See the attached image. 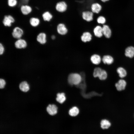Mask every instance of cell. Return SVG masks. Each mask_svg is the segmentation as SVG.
<instances>
[{
  "mask_svg": "<svg viewBox=\"0 0 134 134\" xmlns=\"http://www.w3.org/2000/svg\"><path fill=\"white\" fill-rule=\"evenodd\" d=\"M92 35L89 32H84L81 35V38L83 42H86L90 41L92 39Z\"/></svg>",
  "mask_w": 134,
  "mask_h": 134,
  "instance_id": "cell-16",
  "label": "cell"
},
{
  "mask_svg": "<svg viewBox=\"0 0 134 134\" xmlns=\"http://www.w3.org/2000/svg\"><path fill=\"white\" fill-rule=\"evenodd\" d=\"M56 29L57 32L59 34L65 35L68 32L67 27L65 24L63 23H60L57 26Z\"/></svg>",
  "mask_w": 134,
  "mask_h": 134,
  "instance_id": "cell-7",
  "label": "cell"
},
{
  "mask_svg": "<svg viewBox=\"0 0 134 134\" xmlns=\"http://www.w3.org/2000/svg\"><path fill=\"white\" fill-rule=\"evenodd\" d=\"M6 82L3 79H0V88L2 89L4 88Z\"/></svg>",
  "mask_w": 134,
  "mask_h": 134,
  "instance_id": "cell-31",
  "label": "cell"
},
{
  "mask_svg": "<svg viewBox=\"0 0 134 134\" xmlns=\"http://www.w3.org/2000/svg\"><path fill=\"white\" fill-rule=\"evenodd\" d=\"M5 49L3 44L1 43H0V55H3Z\"/></svg>",
  "mask_w": 134,
  "mask_h": 134,
  "instance_id": "cell-32",
  "label": "cell"
},
{
  "mask_svg": "<svg viewBox=\"0 0 134 134\" xmlns=\"http://www.w3.org/2000/svg\"><path fill=\"white\" fill-rule=\"evenodd\" d=\"M102 69L100 67H96L94 69L93 76L95 77H98L101 72Z\"/></svg>",
  "mask_w": 134,
  "mask_h": 134,
  "instance_id": "cell-28",
  "label": "cell"
},
{
  "mask_svg": "<svg viewBox=\"0 0 134 134\" xmlns=\"http://www.w3.org/2000/svg\"><path fill=\"white\" fill-rule=\"evenodd\" d=\"M68 81L71 85H77L79 84L81 81L82 77L79 74L73 73L70 74L68 76Z\"/></svg>",
  "mask_w": 134,
  "mask_h": 134,
  "instance_id": "cell-1",
  "label": "cell"
},
{
  "mask_svg": "<svg viewBox=\"0 0 134 134\" xmlns=\"http://www.w3.org/2000/svg\"><path fill=\"white\" fill-rule=\"evenodd\" d=\"M116 72L119 77L121 79H124L127 75V72L126 70L122 67H119L116 69Z\"/></svg>",
  "mask_w": 134,
  "mask_h": 134,
  "instance_id": "cell-15",
  "label": "cell"
},
{
  "mask_svg": "<svg viewBox=\"0 0 134 134\" xmlns=\"http://www.w3.org/2000/svg\"><path fill=\"white\" fill-rule=\"evenodd\" d=\"M101 2L103 3H105L108 1L109 0H100Z\"/></svg>",
  "mask_w": 134,
  "mask_h": 134,
  "instance_id": "cell-33",
  "label": "cell"
},
{
  "mask_svg": "<svg viewBox=\"0 0 134 134\" xmlns=\"http://www.w3.org/2000/svg\"><path fill=\"white\" fill-rule=\"evenodd\" d=\"M125 55L130 58H133L134 56V47L130 46L127 47L125 50Z\"/></svg>",
  "mask_w": 134,
  "mask_h": 134,
  "instance_id": "cell-17",
  "label": "cell"
},
{
  "mask_svg": "<svg viewBox=\"0 0 134 134\" xmlns=\"http://www.w3.org/2000/svg\"><path fill=\"white\" fill-rule=\"evenodd\" d=\"M46 109L50 115L53 116L57 113L58 107L54 104H49L47 107Z\"/></svg>",
  "mask_w": 134,
  "mask_h": 134,
  "instance_id": "cell-10",
  "label": "cell"
},
{
  "mask_svg": "<svg viewBox=\"0 0 134 134\" xmlns=\"http://www.w3.org/2000/svg\"><path fill=\"white\" fill-rule=\"evenodd\" d=\"M127 85V82L126 79H119L115 83V86L116 90L118 92L125 90Z\"/></svg>",
  "mask_w": 134,
  "mask_h": 134,
  "instance_id": "cell-2",
  "label": "cell"
},
{
  "mask_svg": "<svg viewBox=\"0 0 134 134\" xmlns=\"http://www.w3.org/2000/svg\"><path fill=\"white\" fill-rule=\"evenodd\" d=\"M93 32L96 36L101 37L103 35L102 27L99 25H96L94 28Z\"/></svg>",
  "mask_w": 134,
  "mask_h": 134,
  "instance_id": "cell-13",
  "label": "cell"
},
{
  "mask_svg": "<svg viewBox=\"0 0 134 134\" xmlns=\"http://www.w3.org/2000/svg\"><path fill=\"white\" fill-rule=\"evenodd\" d=\"M108 77V74L107 72L104 70L102 69L100 75L98 77L99 79L101 81L106 80Z\"/></svg>",
  "mask_w": 134,
  "mask_h": 134,
  "instance_id": "cell-26",
  "label": "cell"
},
{
  "mask_svg": "<svg viewBox=\"0 0 134 134\" xmlns=\"http://www.w3.org/2000/svg\"><path fill=\"white\" fill-rule=\"evenodd\" d=\"M102 61L104 64L109 65L113 63L114 59L111 56L109 55H105L104 56L102 57Z\"/></svg>",
  "mask_w": 134,
  "mask_h": 134,
  "instance_id": "cell-20",
  "label": "cell"
},
{
  "mask_svg": "<svg viewBox=\"0 0 134 134\" xmlns=\"http://www.w3.org/2000/svg\"><path fill=\"white\" fill-rule=\"evenodd\" d=\"M20 9L22 13L24 15H27L29 14L32 11L31 7L28 5H21Z\"/></svg>",
  "mask_w": 134,
  "mask_h": 134,
  "instance_id": "cell-12",
  "label": "cell"
},
{
  "mask_svg": "<svg viewBox=\"0 0 134 134\" xmlns=\"http://www.w3.org/2000/svg\"><path fill=\"white\" fill-rule=\"evenodd\" d=\"M15 47L19 49L26 48L27 46V43L25 39L21 38L17 39L14 43Z\"/></svg>",
  "mask_w": 134,
  "mask_h": 134,
  "instance_id": "cell-8",
  "label": "cell"
},
{
  "mask_svg": "<svg viewBox=\"0 0 134 134\" xmlns=\"http://www.w3.org/2000/svg\"><path fill=\"white\" fill-rule=\"evenodd\" d=\"M19 88L21 91L24 92H27L30 89L29 85L25 81H23L20 83Z\"/></svg>",
  "mask_w": 134,
  "mask_h": 134,
  "instance_id": "cell-22",
  "label": "cell"
},
{
  "mask_svg": "<svg viewBox=\"0 0 134 134\" xmlns=\"http://www.w3.org/2000/svg\"><path fill=\"white\" fill-rule=\"evenodd\" d=\"M94 13L91 10H86L83 11L82 16L83 19L85 21L90 22L94 19Z\"/></svg>",
  "mask_w": 134,
  "mask_h": 134,
  "instance_id": "cell-4",
  "label": "cell"
},
{
  "mask_svg": "<svg viewBox=\"0 0 134 134\" xmlns=\"http://www.w3.org/2000/svg\"><path fill=\"white\" fill-rule=\"evenodd\" d=\"M29 0H19L17 4L18 7H21L22 5H28Z\"/></svg>",
  "mask_w": 134,
  "mask_h": 134,
  "instance_id": "cell-30",
  "label": "cell"
},
{
  "mask_svg": "<svg viewBox=\"0 0 134 134\" xmlns=\"http://www.w3.org/2000/svg\"><path fill=\"white\" fill-rule=\"evenodd\" d=\"M103 34L107 38L111 37V32L109 26L106 25H103L102 27Z\"/></svg>",
  "mask_w": 134,
  "mask_h": 134,
  "instance_id": "cell-14",
  "label": "cell"
},
{
  "mask_svg": "<svg viewBox=\"0 0 134 134\" xmlns=\"http://www.w3.org/2000/svg\"></svg>",
  "mask_w": 134,
  "mask_h": 134,
  "instance_id": "cell-35",
  "label": "cell"
},
{
  "mask_svg": "<svg viewBox=\"0 0 134 134\" xmlns=\"http://www.w3.org/2000/svg\"><path fill=\"white\" fill-rule=\"evenodd\" d=\"M102 9V5L100 3L95 2L93 3L91 7V11L94 13L98 14Z\"/></svg>",
  "mask_w": 134,
  "mask_h": 134,
  "instance_id": "cell-9",
  "label": "cell"
},
{
  "mask_svg": "<svg viewBox=\"0 0 134 134\" xmlns=\"http://www.w3.org/2000/svg\"><path fill=\"white\" fill-rule=\"evenodd\" d=\"M66 98L64 93H59L57 95L56 100L60 103H62L66 100Z\"/></svg>",
  "mask_w": 134,
  "mask_h": 134,
  "instance_id": "cell-23",
  "label": "cell"
},
{
  "mask_svg": "<svg viewBox=\"0 0 134 134\" xmlns=\"http://www.w3.org/2000/svg\"><path fill=\"white\" fill-rule=\"evenodd\" d=\"M97 23L99 24H104L106 22V19L103 15H100L98 17L97 19Z\"/></svg>",
  "mask_w": 134,
  "mask_h": 134,
  "instance_id": "cell-27",
  "label": "cell"
},
{
  "mask_svg": "<svg viewBox=\"0 0 134 134\" xmlns=\"http://www.w3.org/2000/svg\"><path fill=\"white\" fill-rule=\"evenodd\" d=\"M24 34L23 30L18 27H16L13 29L12 33L13 37L18 39L21 38Z\"/></svg>",
  "mask_w": 134,
  "mask_h": 134,
  "instance_id": "cell-6",
  "label": "cell"
},
{
  "mask_svg": "<svg viewBox=\"0 0 134 134\" xmlns=\"http://www.w3.org/2000/svg\"><path fill=\"white\" fill-rule=\"evenodd\" d=\"M111 126V123L108 120L104 119L101 120L100 122V126L102 129H107Z\"/></svg>",
  "mask_w": 134,
  "mask_h": 134,
  "instance_id": "cell-21",
  "label": "cell"
},
{
  "mask_svg": "<svg viewBox=\"0 0 134 134\" xmlns=\"http://www.w3.org/2000/svg\"><path fill=\"white\" fill-rule=\"evenodd\" d=\"M90 60L92 63L93 64L98 65L100 63L101 59L99 55L94 54L91 56Z\"/></svg>",
  "mask_w": 134,
  "mask_h": 134,
  "instance_id": "cell-18",
  "label": "cell"
},
{
  "mask_svg": "<svg viewBox=\"0 0 134 134\" xmlns=\"http://www.w3.org/2000/svg\"><path fill=\"white\" fill-rule=\"evenodd\" d=\"M52 14L49 11H47L44 12L42 14V17L45 21L49 22L53 18Z\"/></svg>",
  "mask_w": 134,
  "mask_h": 134,
  "instance_id": "cell-19",
  "label": "cell"
},
{
  "mask_svg": "<svg viewBox=\"0 0 134 134\" xmlns=\"http://www.w3.org/2000/svg\"><path fill=\"white\" fill-rule=\"evenodd\" d=\"M8 5L10 7H14L16 6L17 3V0H8Z\"/></svg>",
  "mask_w": 134,
  "mask_h": 134,
  "instance_id": "cell-29",
  "label": "cell"
},
{
  "mask_svg": "<svg viewBox=\"0 0 134 134\" xmlns=\"http://www.w3.org/2000/svg\"><path fill=\"white\" fill-rule=\"evenodd\" d=\"M68 6L67 3L62 1L58 2L55 6V8L57 11L62 13L66 12L67 8Z\"/></svg>",
  "mask_w": 134,
  "mask_h": 134,
  "instance_id": "cell-3",
  "label": "cell"
},
{
  "mask_svg": "<svg viewBox=\"0 0 134 134\" xmlns=\"http://www.w3.org/2000/svg\"><path fill=\"white\" fill-rule=\"evenodd\" d=\"M15 22L14 18L10 15H5L2 21L3 25L5 27H10Z\"/></svg>",
  "mask_w": 134,
  "mask_h": 134,
  "instance_id": "cell-5",
  "label": "cell"
},
{
  "mask_svg": "<svg viewBox=\"0 0 134 134\" xmlns=\"http://www.w3.org/2000/svg\"><path fill=\"white\" fill-rule=\"evenodd\" d=\"M40 20L38 18L32 17L29 20L30 25L33 27L38 26L40 24Z\"/></svg>",
  "mask_w": 134,
  "mask_h": 134,
  "instance_id": "cell-24",
  "label": "cell"
},
{
  "mask_svg": "<svg viewBox=\"0 0 134 134\" xmlns=\"http://www.w3.org/2000/svg\"><path fill=\"white\" fill-rule=\"evenodd\" d=\"M56 37L55 35H52L51 38L52 39L54 40L55 38Z\"/></svg>",
  "mask_w": 134,
  "mask_h": 134,
  "instance_id": "cell-34",
  "label": "cell"
},
{
  "mask_svg": "<svg viewBox=\"0 0 134 134\" xmlns=\"http://www.w3.org/2000/svg\"><path fill=\"white\" fill-rule=\"evenodd\" d=\"M79 113V109L76 106L72 107L70 109L68 112L69 115L72 117L76 116Z\"/></svg>",
  "mask_w": 134,
  "mask_h": 134,
  "instance_id": "cell-25",
  "label": "cell"
},
{
  "mask_svg": "<svg viewBox=\"0 0 134 134\" xmlns=\"http://www.w3.org/2000/svg\"><path fill=\"white\" fill-rule=\"evenodd\" d=\"M46 35L44 32H41L37 35L36 39L37 41L41 44H44L47 42Z\"/></svg>",
  "mask_w": 134,
  "mask_h": 134,
  "instance_id": "cell-11",
  "label": "cell"
}]
</instances>
